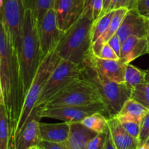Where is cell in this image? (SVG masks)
Segmentation results:
<instances>
[{
  "label": "cell",
  "mask_w": 149,
  "mask_h": 149,
  "mask_svg": "<svg viewBox=\"0 0 149 149\" xmlns=\"http://www.w3.org/2000/svg\"><path fill=\"white\" fill-rule=\"evenodd\" d=\"M26 93L17 49L4 26L0 28V102L4 105L10 125L9 149L15 148L17 125Z\"/></svg>",
  "instance_id": "obj_1"
},
{
  "label": "cell",
  "mask_w": 149,
  "mask_h": 149,
  "mask_svg": "<svg viewBox=\"0 0 149 149\" xmlns=\"http://www.w3.org/2000/svg\"><path fill=\"white\" fill-rule=\"evenodd\" d=\"M93 23V9L87 4L82 15L65 31L55 49L61 59L83 65L93 54L92 30Z\"/></svg>",
  "instance_id": "obj_2"
},
{
  "label": "cell",
  "mask_w": 149,
  "mask_h": 149,
  "mask_svg": "<svg viewBox=\"0 0 149 149\" xmlns=\"http://www.w3.org/2000/svg\"><path fill=\"white\" fill-rule=\"evenodd\" d=\"M17 54L26 95L45 58L41 49L36 20L30 10H26L25 13L23 34Z\"/></svg>",
  "instance_id": "obj_3"
},
{
  "label": "cell",
  "mask_w": 149,
  "mask_h": 149,
  "mask_svg": "<svg viewBox=\"0 0 149 149\" xmlns=\"http://www.w3.org/2000/svg\"><path fill=\"white\" fill-rule=\"evenodd\" d=\"M82 77L95 84L107 105L111 116L120 112L124 104L131 97L132 89L125 83H118L103 77L95 68L90 56L82 65Z\"/></svg>",
  "instance_id": "obj_4"
},
{
  "label": "cell",
  "mask_w": 149,
  "mask_h": 149,
  "mask_svg": "<svg viewBox=\"0 0 149 149\" xmlns=\"http://www.w3.org/2000/svg\"><path fill=\"white\" fill-rule=\"evenodd\" d=\"M97 102H104V100L95 84L82 77L63 87L42 108L91 104Z\"/></svg>",
  "instance_id": "obj_5"
},
{
  "label": "cell",
  "mask_w": 149,
  "mask_h": 149,
  "mask_svg": "<svg viewBox=\"0 0 149 149\" xmlns=\"http://www.w3.org/2000/svg\"><path fill=\"white\" fill-rule=\"evenodd\" d=\"M61 60V58L58 56L56 52L53 50L47 55H46L42 61L37 73L32 81L31 85L28 93H26L24 105H23V110H22L21 115H20L18 125H17V131H16L15 141L17 135L22 130L24 125H26L29 116L36 107V102L49 76L51 75L55 67L59 63Z\"/></svg>",
  "instance_id": "obj_6"
},
{
  "label": "cell",
  "mask_w": 149,
  "mask_h": 149,
  "mask_svg": "<svg viewBox=\"0 0 149 149\" xmlns=\"http://www.w3.org/2000/svg\"><path fill=\"white\" fill-rule=\"evenodd\" d=\"M82 65L61 59L42 90L36 104V109L43 107L57 93L72 81L82 77Z\"/></svg>",
  "instance_id": "obj_7"
},
{
  "label": "cell",
  "mask_w": 149,
  "mask_h": 149,
  "mask_svg": "<svg viewBox=\"0 0 149 149\" xmlns=\"http://www.w3.org/2000/svg\"><path fill=\"white\" fill-rule=\"evenodd\" d=\"M96 113H103L109 119L111 117L109 108L104 102L37 109V113L41 118H52L67 122H81L86 117Z\"/></svg>",
  "instance_id": "obj_8"
},
{
  "label": "cell",
  "mask_w": 149,
  "mask_h": 149,
  "mask_svg": "<svg viewBox=\"0 0 149 149\" xmlns=\"http://www.w3.org/2000/svg\"><path fill=\"white\" fill-rule=\"evenodd\" d=\"M25 13L24 0H0V23L17 49L23 34Z\"/></svg>",
  "instance_id": "obj_9"
},
{
  "label": "cell",
  "mask_w": 149,
  "mask_h": 149,
  "mask_svg": "<svg viewBox=\"0 0 149 149\" xmlns=\"http://www.w3.org/2000/svg\"><path fill=\"white\" fill-rule=\"evenodd\" d=\"M36 24L41 49L45 57L55 50L65 31L58 26L55 9L45 13L42 18L36 22Z\"/></svg>",
  "instance_id": "obj_10"
},
{
  "label": "cell",
  "mask_w": 149,
  "mask_h": 149,
  "mask_svg": "<svg viewBox=\"0 0 149 149\" xmlns=\"http://www.w3.org/2000/svg\"><path fill=\"white\" fill-rule=\"evenodd\" d=\"M87 2V0H56L54 9L61 30L67 31L81 17Z\"/></svg>",
  "instance_id": "obj_11"
},
{
  "label": "cell",
  "mask_w": 149,
  "mask_h": 149,
  "mask_svg": "<svg viewBox=\"0 0 149 149\" xmlns=\"http://www.w3.org/2000/svg\"><path fill=\"white\" fill-rule=\"evenodd\" d=\"M149 28V19L142 15L137 10H128L116 34L121 42L132 36L146 37Z\"/></svg>",
  "instance_id": "obj_12"
},
{
  "label": "cell",
  "mask_w": 149,
  "mask_h": 149,
  "mask_svg": "<svg viewBox=\"0 0 149 149\" xmlns=\"http://www.w3.org/2000/svg\"><path fill=\"white\" fill-rule=\"evenodd\" d=\"M41 119L35 108L16 138L15 149H28L33 146H40L43 141L39 130Z\"/></svg>",
  "instance_id": "obj_13"
},
{
  "label": "cell",
  "mask_w": 149,
  "mask_h": 149,
  "mask_svg": "<svg viewBox=\"0 0 149 149\" xmlns=\"http://www.w3.org/2000/svg\"><path fill=\"white\" fill-rule=\"evenodd\" d=\"M90 60L96 69L103 76L111 81L125 83L126 63L120 60H107L90 55Z\"/></svg>",
  "instance_id": "obj_14"
},
{
  "label": "cell",
  "mask_w": 149,
  "mask_h": 149,
  "mask_svg": "<svg viewBox=\"0 0 149 149\" xmlns=\"http://www.w3.org/2000/svg\"><path fill=\"white\" fill-rule=\"evenodd\" d=\"M108 124L112 141L116 149H139V140L130 135L116 116L109 118Z\"/></svg>",
  "instance_id": "obj_15"
},
{
  "label": "cell",
  "mask_w": 149,
  "mask_h": 149,
  "mask_svg": "<svg viewBox=\"0 0 149 149\" xmlns=\"http://www.w3.org/2000/svg\"><path fill=\"white\" fill-rule=\"evenodd\" d=\"M70 125L69 137L63 143L67 149H87L90 141L98 134L81 122H70Z\"/></svg>",
  "instance_id": "obj_16"
},
{
  "label": "cell",
  "mask_w": 149,
  "mask_h": 149,
  "mask_svg": "<svg viewBox=\"0 0 149 149\" xmlns=\"http://www.w3.org/2000/svg\"><path fill=\"white\" fill-rule=\"evenodd\" d=\"M145 54H148L147 38L132 36L122 43L119 60L127 64Z\"/></svg>",
  "instance_id": "obj_17"
},
{
  "label": "cell",
  "mask_w": 149,
  "mask_h": 149,
  "mask_svg": "<svg viewBox=\"0 0 149 149\" xmlns=\"http://www.w3.org/2000/svg\"><path fill=\"white\" fill-rule=\"evenodd\" d=\"M39 130L42 140L49 142L64 143L67 141L70 134V122H63L55 124H39Z\"/></svg>",
  "instance_id": "obj_18"
},
{
  "label": "cell",
  "mask_w": 149,
  "mask_h": 149,
  "mask_svg": "<svg viewBox=\"0 0 149 149\" xmlns=\"http://www.w3.org/2000/svg\"><path fill=\"white\" fill-rule=\"evenodd\" d=\"M127 11L128 10L126 8H121L115 10L111 21L106 31L95 43L93 44L92 51H93V55L97 57L99 56L103 45L116 33Z\"/></svg>",
  "instance_id": "obj_19"
},
{
  "label": "cell",
  "mask_w": 149,
  "mask_h": 149,
  "mask_svg": "<svg viewBox=\"0 0 149 149\" xmlns=\"http://www.w3.org/2000/svg\"><path fill=\"white\" fill-rule=\"evenodd\" d=\"M149 109L144 105L132 98H130L124 104L118 114L129 116L135 120L141 122L145 115L148 113ZM117 114V115H118Z\"/></svg>",
  "instance_id": "obj_20"
},
{
  "label": "cell",
  "mask_w": 149,
  "mask_h": 149,
  "mask_svg": "<svg viewBox=\"0 0 149 149\" xmlns=\"http://www.w3.org/2000/svg\"><path fill=\"white\" fill-rule=\"evenodd\" d=\"M56 0H24L26 10H30L36 22L42 18L45 13L55 8Z\"/></svg>",
  "instance_id": "obj_21"
},
{
  "label": "cell",
  "mask_w": 149,
  "mask_h": 149,
  "mask_svg": "<svg viewBox=\"0 0 149 149\" xmlns=\"http://www.w3.org/2000/svg\"><path fill=\"white\" fill-rule=\"evenodd\" d=\"M108 119L109 118L103 113H96L86 117L81 122L87 128L97 133H102L106 132L109 130Z\"/></svg>",
  "instance_id": "obj_22"
},
{
  "label": "cell",
  "mask_w": 149,
  "mask_h": 149,
  "mask_svg": "<svg viewBox=\"0 0 149 149\" xmlns=\"http://www.w3.org/2000/svg\"><path fill=\"white\" fill-rule=\"evenodd\" d=\"M146 70H141L137 67L127 63L126 65L125 75V83L133 89L139 84L145 83Z\"/></svg>",
  "instance_id": "obj_23"
},
{
  "label": "cell",
  "mask_w": 149,
  "mask_h": 149,
  "mask_svg": "<svg viewBox=\"0 0 149 149\" xmlns=\"http://www.w3.org/2000/svg\"><path fill=\"white\" fill-rule=\"evenodd\" d=\"M10 125L4 105L0 102V149H9Z\"/></svg>",
  "instance_id": "obj_24"
},
{
  "label": "cell",
  "mask_w": 149,
  "mask_h": 149,
  "mask_svg": "<svg viewBox=\"0 0 149 149\" xmlns=\"http://www.w3.org/2000/svg\"><path fill=\"white\" fill-rule=\"evenodd\" d=\"M115 10H111L106 13L104 15L99 17L96 21L94 22L92 30V41L93 44L95 43L109 28L111 21L112 20Z\"/></svg>",
  "instance_id": "obj_25"
},
{
  "label": "cell",
  "mask_w": 149,
  "mask_h": 149,
  "mask_svg": "<svg viewBox=\"0 0 149 149\" xmlns=\"http://www.w3.org/2000/svg\"><path fill=\"white\" fill-rule=\"evenodd\" d=\"M115 116L119 119V122L130 135H132L133 138L138 139L141 132V122L123 115L118 114Z\"/></svg>",
  "instance_id": "obj_26"
},
{
  "label": "cell",
  "mask_w": 149,
  "mask_h": 149,
  "mask_svg": "<svg viewBox=\"0 0 149 149\" xmlns=\"http://www.w3.org/2000/svg\"><path fill=\"white\" fill-rule=\"evenodd\" d=\"M130 98L136 100L149 109V82L143 83L134 87Z\"/></svg>",
  "instance_id": "obj_27"
},
{
  "label": "cell",
  "mask_w": 149,
  "mask_h": 149,
  "mask_svg": "<svg viewBox=\"0 0 149 149\" xmlns=\"http://www.w3.org/2000/svg\"><path fill=\"white\" fill-rule=\"evenodd\" d=\"M138 0H111L108 12L121 8H126L128 10H136Z\"/></svg>",
  "instance_id": "obj_28"
},
{
  "label": "cell",
  "mask_w": 149,
  "mask_h": 149,
  "mask_svg": "<svg viewBox=\"0 0 149 149\" xmlns=\"http://www.w3.org/2000/svg\"><path fill=\"white\" fill-rule=\"evenodd\" d=\"M138 140H139L140 146L145 143L149 140V111L141 121V132H140Z\"/></svg>",
  "instance_id": "obj_29"
},
{
  "label": "cell",
  "mask_w": 149,
  "mask_h": 149,
  "mask_svg": "<svg viewBox=\"0 0 149 149\" xmlns=\"http://www.w3.org/2000/svg\"><path fill=\"white\" fill-rule=\"evenodd\" d=\"M107 132L98 133L88 143L87 149H103L106 143Z\"/></svg>",
  "instance_id": "obj_30"
},
{
  "label": "cell",
  "mask_w": 149,
  "mask_h": 149,
  "mask_svg": "<svg viewBox=\"0 0 149 149\" xmlns=\"http://www.w3.org/2000/svg\"><path fill=\"white\" fill-rule=\"evenodd\" d=\"M87 4L93 9L94 22L100 17L103 8V0H87Z\"/></svg>",
  "instance_id": "obj_31"
},
{
  "label": "cell",
  "mask_w": 149,
  "mask_h": 149,
  "mask_svg": "<svg viewBox=\"0 0 149 149\" xmlns=\"http://www.w3.org/2000/svg\"><path fill=\"white\" fill-rule=\"evenodd\" d=\"M98 58L107 60H119V58L110 45L106 42L103 45Z\"/></svg>",
  "instance_id": "obj_32"
},
{
  "label": "cell",
  "mask_w": 149,
  "mask_h": 149,
  "mask_svg": "<svg viewBox=\"0 0 149 149\" xmlns=\"http://www.w3.org/2000/svg\"><path fill=\"white\" fill-rule=\"evenodd\" d=\"M107 43L109 44L111 46V47L113 49L115 52H116V55L119 56V58H120L121 55V48H122V42H121L120 39H119V36H117V34H114L109 41L107 42Z\"/></svg>",
  "instance_id": "obj_33"
},
{
  "label": "cell",
  "mask_w": 149,
  "mask_h": 149,
  "mask_svg": "<svg viewBox=\"0 0 149 149\" xmlns=\"http://www.w3.org/2000/svg\"><path fill=\"white\" fill-rule=\"evenodd\" d=\"M137 10L142 15L149 17V0H138Z\"/></svg>",
  "instance_id": "obj_34"
},
{
  "label": "cell",
  "mask_w": 149,
  "mask_h": 149,
  "mask_svg": "<svg viewBox=\"0 0 149 149\" xmlns=\"http://www.w3.org/2000/svg\"><path fill=\"white\" fill-rule=\"evenodd\" d=\"M42 149H67L63 143H58L55 142H49V141H42L40 144Z\"/></svg>",
  "instance_id": "obj_35"
},
{
  "label": "cell",
  "mask_w": 149,
  "mask_h": 149,
  "mask_svg": "<svg viewBox=\"0 0 149 149\" xmlns=\"http://www.w3.org/2000/svg\"><path fill=\"white\" fill-rule=\"evenodd\" d=\"M103 149H116L115 147L114 144H113V141H112L110 131L109 129L107 131V136H106V143H105L104 148Z\"/></svg>",
  "instance_id": "obj_36"
},
{
  "label": "cell",
  "mask_w": 149,
  "mask_h": 149,
  "mask_svg": "<svg viewBox=\"0 0 149 149\" xmlns=\"http://www.w3.org/2000/svg\"><path fill=\"white\" fill-rule=\"evenodd\" d=\"M111 1V0H103V11H102L101 15H100V17H102L103 15H104L108 11V9H109V5H110V3Z\"/></svg>",
  "instance_id": "obj_37"
},
{
  "label": "cell",
  "mask_w": 149,
  "mask_h": 149,
  "mask_svg": "<svg viewBox=\"0 0 149 149\" xmlns=\"http://www.w3.org/2000/svg\"><path fill=\"white\" fill-rule=\"evenodd\" d=\"M149 82V68L146 70V78H145V83Z\"/></svg>",
  "instance_id": "obj_38"
},
{
  "label": "cell",
  "mask_w": 149,
  "mask_h": 149,
  "mask_svg": "<svg viewBox=\"0 0 149 149\" xmlns=\"http://www.w3.org/2000/svg\"><path fill=\"white\" fill-rule=\"evenodd\" d=\"M28 149H42V148H41L40 146H33L30 147V148H29Z\"/></svg>",
  "instance_id": "obj_39"
},
{
  "label": "cell",
  "mask_w": 149,
  "mask_h": 149,
  "mask_svg": "<svg viewBox=\"0 0 149 149\" xmlns=\"http://www.w3.org/2000/svg\"><path fill=\"white\" fill-rule=\"evenodd\" d=\"M147 41H148V54H149V28L148 31V34H147Z\"/></svg>",
  "instance_id": "obj_40"
},
{
  "label": "cell",
  "mask_w": 149,
  "mask_h": 149,
  "mask_svg": "<svg viewBox=\"0 0 149 149\" xmlns=\"http://www.w3.org/2000/svg\"><path fill=\"white\" fill-rule=\"evenodd\" d=\"M143 144H145V145L146 146L147 148H148V149H149V140H148V141H147L145 143H143Z\"/></svg>",
  "instance_id": "obj_41"
},
{
  "label": "cell",
  "mask_w": 149,
  "mask_h": 149,
  "mask_svg": "<svg viewBox=\"0 0 149 149\" xmlns=\"http://www.w3.org/2000/svg\"><path fill=\"white\" fill-rule=\"evenodd\" d=\"M148 19H149V17H148Z\"/></svg>",
  "instance_id": "obj_42"
}]
</instances>
